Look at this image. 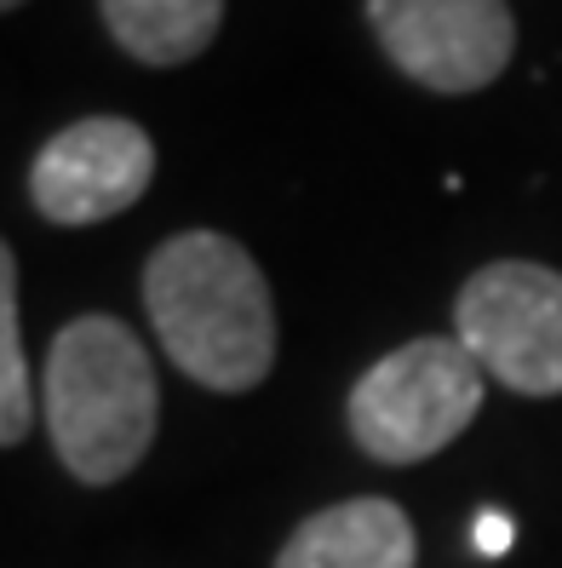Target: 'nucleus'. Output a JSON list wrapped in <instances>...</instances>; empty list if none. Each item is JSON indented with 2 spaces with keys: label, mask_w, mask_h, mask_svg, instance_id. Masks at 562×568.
I'll use <instances>...</instances> for the list:
<instances>
[{
  "label": "nucleus",
  "mask_w": 562,
  "mask_h": 568,
  "mask_svg": "<svg viewBox=\"0 0 562 568\" xmlns=\"http://www.w3.org/2000/svg\"><path fill=\"white\" fill-rule=\"evenodd\" d=\"M144 305L161 351L207 390H253L276 367L270 282L242 242L184 230L144 264Z\"/></svg>",
  "instance_id": "1"
},
{
  "label": "nucleus",
  "mask_w": 562,
  "mask_h": 568,
  "mask_svg": "<svg viewBox=\"0 0 562 568\" xmlns=\"http://www.w3.org/2000/svg\"><path fill=\"white\" fill-rule=\"evenodd\" d=\"M161 396L150 351L115 316H81L47 356V425L52 448L81 483H121L155 443Z\"/></svg>",
  "instance_id": "2"
},
{
  "label": "nucleus",
  "mask_w": 562,
  "mask_h": 568,
  "mask_svg": "<svg viewBox=\"0 0 562 568\" xmlns=\"http://www.w3.org/2000/svg\"><path fill=\"white\" fill-rule=\"evenodd\" d=\"M155 179V144L126 115H86L52 132L29 166V202L52 224H98L126 213Z\"/></svg>",
  "instance_id": "6"
},
{
  "label": "nucleus",
  "mask_w": 562,
  "mask_h": 568,
  "mask_svg": "<svg viewBox=\"0 0 562 568\" xmlns=\"http://www.w3.org/2000/svg\"><path fill=\"white\" fill-rule=\"evenodd\" d=\"M413 557L419 540L396 499H345L299 523L276 568H413Z\"/></svg>",
  "instance_id": "7"
},
{
  "label": "nucleus",
  "mask_w": 562,
  "mask_h": 568,
  "mask_svg": "<svg viewBox=\"0 0 562 568\" xmlns=\"http://www.w3.org/2000/svg\"><path fill=\"white\" fill-rule=\"evenodd\" d=\"M453 339L500 385L562 396V276L528 258L482 264L453 298Z\"/></svg>",
  "instance_id": "4"
},
{
  "label": "nucleus",
  "mask_w": 562,
  "mask_h": 568,
  "mask_svg": "<svg viewBox=\"0 0 562 568\" xmlns=\"http://www.w3.org/2000/svg\"><path fill=\"white\" fill-rule=\"evenodd\" d=\"M482 414V367L459 339H408L350 390V437L379 465L442 454Z\"/></svg>",
  "instance_id": "3"
},
{
  "label": "nucleus",
  "mask_w": 562,
  "mask_h": 568,
  "mask_svg": "<svg viewBox=\"0 0 562 568\" xmlns=\"http://www.w3.org/2000/svg\"><path fill=\"white\" fill-rule=\"evenodd\" d=\"M29 430V362H23V316H18V258L0 247V443L18 448Z\"/></svg>",
  "instance_id": "9"
},
{
  "label": "nucleus",
  "mask_w": 562,
  "mask_h": 568,
  "mask_svg": "<svg viewBox=\"0 0 562 568\" xmlns=\"http://www.w3.org/2000/svg\"><path fill=\"white\" fill-rule=\"evenodd\" d=\"M471 540H477L482 557H505L511 540H517V523H511L505 511H493V506H488V511L477 517V534H471Z\"/></svg>",
  "instance_id": "10"
},
{
  "label": "nucleus",
  "mask_w": 562,
  "mask_h": 568,
  "mask_svg": "<svg viewBox=\"0 0 562 568\" xmlns=\"http://www.w3.org/2000/svg\"><path fill=\"white\" fill-rule=\"evenodd\" d=\"M368 23L396 70L442 98L482 92L517 52L505 0H368Z\"/></svg>",
  "instance_id": "5"
},
{
  "label": "nucleus",
  "mask_w": 562,
  "mask_h": 568,
  "mask_svg": "<svg viewBox=\"0 0 562 568\" xmlns=\"http://www.w3.org/2000/svg\"><path fill=\"white\" fill-rule=\"evenodd\" d=\"M98 12L121 52L167 70V63H190L213 47L224 0H98Z\"/></svg>",
  "instance_id": "8"
},
{
  "label": "nucleus",
  "mask_w": 562,
  "mask_h": 568,
  "mask_svg": "<svg viewBox=\"0 0 562 568\" xmlns=\"http://www.w3.org/2000/svg\"><path fill=\"white\" fill-rule=\"evenodd\" d=\"M0 7H23V0H0Z\"/></svg>",
  "instance_id": "11"
}]
</instances>
